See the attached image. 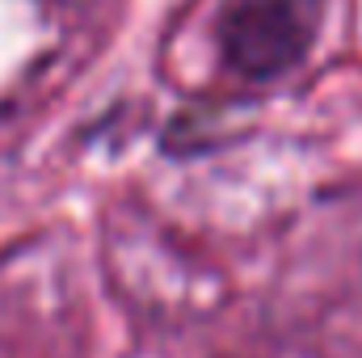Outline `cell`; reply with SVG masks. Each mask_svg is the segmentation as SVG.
<instances>
[{
	"label": "cell",
	"mask_w": 362,
	"mask_h": 358,
	"mask_svg": "<svg viewBox=\"0 0 362 358\" xmlns=\"http://www.w3.org/2000/svg\"><path fill=\"white\" fill-rule=\"evenodd\" d=\"M325 0H228L219 13L223 59L253 81L295 68L320 34Z\"/></svg>",
	"instance_id": "6da1fadb"
}]
</instances>
